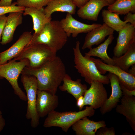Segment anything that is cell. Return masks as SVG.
Listing matches in <instances>:
<instances>
[{
    "label": "cell",
    "instance_id": "cell-8",
    "mask_svg": "<svg viewBox=\"0 0 135 135\" xmlns=\"http://www.w3.org/2000/svg\"><path fill=\"white\" fill-rule=\"evenodd\" d=\"M90 58L101 74H105L107 72L113 73L118 78L120 84L130 90H135V76L126 72L116 65L107 64L99 59Z\"/></svg>",
    "mask_w": 135,
    "mask_h": 135
},
{
    "label": "cell",
    "instance_id": "cell-7",
    "mask_svg": "<svg viewBox=\"0 0 135 135\" xmlns=\"http://www.w3.org/2000/svg\"><path fill=\"white\" fill-rule=\"evenodd\" d=\"M21 81L25 90L27 102L26 117L30 120L31 127L37 128L40 124V118L36 110V106L38 88L36 78L33 76L22 74Z\"/></svg>",
    "mask_w": 135,
    "mask_h": 135
},
{
    "label": "cell",
    "instance_id": "cell-39",
    "mask_svg": "<svg viewBox=\"0 0 135 135\" xmlns=\"http://www.w3.org/2000/svg\"><path fill=\"white\" fill-rule=\"evenodd\" d=\"M1 65V63H0V66Z\"/></svg>",
    "mask_w": 135,
    "mask_h": 135
},
{
    "label": "cell",
    "instance_id": "cell-31",
    "mask_svg": "<svg viewBox=\"0 0 135 135\" xmlns=\"http://www.w3.org/2000/svg\"><path fill=\"white\" fill-rule=\"evenodd\" d=\"M124 21L130 23L135 27V13L130 12L126 14L124 18Z\"/></svg>",
    "mask_w": 135,
    "mask_h": 135
},
{
    "label": "cell",
    "instance_id": "cell-13",
    "mask_svg": "<svg viewBox=\"0 0 135 135\" xmlns=\"http://www.w3.org/2000/svg\"><path fill=\"white\" fill-rule=\"evenodd\" d=\"M107 75L111 84L112 93L110 97L100 108V112L102 115L111 112L116 108L123 96L117 76L110 72Z\"/></svg>",
    "mask_w": 135,
    "mask_h": 135
},
{
    "label": "cell",
    "instance_id": "cell-21",
    "mask_svg": "<svg viewBox=\"0 0 135 135\" xmlns=\"http://www.w3.org/2000/svg\"><path fill=\"white\" fill-rule=\"evenodd\" d=\"M76 7L72 0H52L44 8L46 17L52 18V14L56 12H66L74 14Z\"/></svg>",
    "mask_w": 135,
    "mask_h": 135
},
{
    "label": "cell",
    "instance_id": "cell-9",
    "mask_svg": "<svg viewBox=\"0 0 135 135\" xmlns=\"http://www.w3.org/2000/svg\"><path fill=\"white\" fill-rule=\"evenodd\" d=\"M104 85L97 82L91 84L84 96V106L89 105L95 110L103 106L108 98L107 92Z\"/></svg>",
    "mask_w": 135,
    "mask_h": 135
},
{
    "label": "cell",
    "instance_id": "cell-30",
    "mask_svg": "<svg viewBox=\"0 0 135 135\" xmlns=\"http://www.w3.org/2000/svg\"><path fill=\"white\" fill-rule=\"evenodd\" d=\"M7 19V17L5 14L0 16V43Z\"/></svg>",
    "mask_w": 135,
    "mask_h": 135
},
{
    "label": "cell",
    "instance_id": "cell-25",
    "mask_svg": "<svg viewBox=\"0 0 135 135\" xmlns=\"http://www.w3.org/2000/svg\"><path fill=\"white\" fill-rule=\"evenodd\" d=\"M108 9L119 15H125L130 12L135 13V0H116Z\"/></svg>",
    "mask_w": 135,
    "mask_h": 135
},
{
    "label": "cell",
    "instance_id": "cell-38",
    "mask_svg": "<svg viewBox=\"0 0 135 135\" xmlns=\"http://www.w3.org/2000/svg\"><path fill=\"white\" fill-rule=\"evenodd\" d=\"M110 4H111L114 2L116 0H106Z\"/></svg>",
    "mask_w": 135,
    "mask_h": 135
},
{
    "label": "cell",
    "instance_id": "cell-23",
    "mask_svg": "<svg viewBox=\"0 0 135 135\" xmlns=\"http://www.w3.org/2000/svg\"><path fill=\"white\" fill-rule=\"evenodd\" d=\"M113 35L108 36V38L103 43L96 48H92L88 52L85 53V56L88 58L97 57L101 58L105 63L109 65H115L112 58H110L107 53L108 46L114 39Z\"/></svg>",
    "mask_w": 135,
    "mask_h": 135
},
{
    "label": "cell",
    "instance_id": "cell-12",
    "mask_svg": "<svg viewBox=\"0 0 135 135\" xmlns=\"http://www.w3.org/2000/svg\"><path fill=\"white\" fill-rule=\"evenodd\" d=\"M60 22L68 37L72 34L73 38H76L80 34L88 33L102 25L98 24H88L83 23L76 20L73 17L72 15L68 13L66 18L62 19Z\"/></svg>",
    "mask_w": 135,
    "mask_h": 135
},
{
    "label": "cell",
    "instance_id": "cell-32",
    "mask_svg": "<svg viewBox=\"0 0 135 135\" xmlns=\"http://www.w3.org/2000/svg\"><path fill=\"white\" fill-rule=\"evenodd\" d=\"M123 96H135V90H130L120 84Z\"/></svg>",
    "mask_w": 135,
    "mask_h": 135
},
{
    "label": "cell",
    "instance_id": "cell-24",
    "mask_svg": "<svg viewBox=\"0 0 135 135\" xmlns=\"http://www.w3.org/2000/svg\"><path fill=\"white\" fill-rule=\"evenodd\" d=\"M112 59L115 65L128 73L130 68L135 64V43L123 55L119 57L114 56Z\"/></svg>",
    "mask_w": 135,
    "mask_h": 135
},
{
    "label": "cell",
    "instance_id": "cell-26",
    "mask_svg": "<svg viewBox=\"0 0 135 135\" xmlns=\"http://www.w3.org/2000/svg\"><path fill=\"white\" fill-rule=\"evenodd\" d=\"M102 15L104 23L114 31L118 32L128 23L126 21L122 20L118 14L108 10H103Z\"/></svg>",
    "mask_w": 135,
    "mask_h": 135
},
{
    "label": "cell",
    "instance_id": "cell-37",
    "mask_svg": "<svg viewBox=\"0 0 135 135\" xmlns=\"http://www.w3.org/2000/svg\"><path fill=\"white\" fill-rule=\"evenodd\" d=\"M130 67L131 68L129 69L128 73L135 76V64L133 65Z\"/></svg>",
    "mask_w": 135,
    "mask_h": 135
},
{
    "label": "cell",
    "instance_id": "cell-19",
    "mask_svg": "<svg viewBox=\"0 0 135 135\" xmlns=\"http://www.w3.org/2000/svg\"><path fill=\"white\" fill-rule=\"evenodd\" d=\"M121 104L117 105L116 112L126 117L132 129L135 131V97L123 96Z\"/></svg>",
    "mask_w": 135,
    "mask_h": 135
},
{
    "label": "cell",
    "instance_id": "cell-4",
    "mask_svg": "<svg viewBox=\"0 0 135 135\" xmlns=\"http://www.w3.org/2000/svg\"><path fill=\"white\" fill-rule=\"evenodd\" d=\"M95 113L90 106H87L84 110L59 112L54 110L50 113L45 119L43 126L45 128L56 127L60 128L67 132L69 129L79 120L86 117H91Z\"/></svg>",
    "mask_w": 135,
    "mask_h": 135
},
{
    "label": "cell",
    "instance_id": "cell-5",
    "mask_svg": "<svg viewBox=\"0 0 135 135\" xmlns=\"http://www.w3.org/2000/svg\"><path fill=\"white\" fill-rule=\"evenodd\" d=\"M56 56V53L46 46L33 44L27 45L14 59L16 61L27 59L29 64L27 66L34 68L40 66Z\"/></svg>",
    "mask_w": 135,
    "mask_h": 135
},
{
    "label": "cell",
    "instance_id": "cell-22",
    "mask_svg": "<svg viewBox=\"0 0 135 135\" xmlns=\"http://www.w3.org/2000/svg\"><path fill=\"white\" fill-rule=\"evenodd\" d=\"M24 16L29 15L32 19L33 30L35 34H38L42 30L45 25L52 20L46 16L44 8L38 9L34 8H26L23 13Z\"/></svg>",
    "mask_w": 135,
    "mask_h": 135
},
{
    "label": "cell",
    "instance_id": "cell-40",
    "mask_svg": "<svg viewBox=\"0 0 135 135\" xmlns=\"http://www.w3.org/2000/svg\"></svg>",
    "mask_w": 135,
    "mask_h": 135
},
{
    "label": "cell",
    "instance_id": "cell-1",
    "mask_svg": "<svg viewBox=\"0 0 135 135\" xmlns=\"http://www.w3.org/2000/svg\"><path fill=\"white\" fill-rule=\"evenodd\" d=\"M22 74L35 76L38 90L46 91L54 95L56 94L66 74L64 64L56 56L37 68L26 66Z\"/></svg>",
    "mask_w": 135,
    "mask_h": 135
},
{
    "label": "cell",
    "instance_id": "cell-36",
    "mask_svg": "<svg viewBox=\"0 0 135 135\" xmlns=\"http://www.w3.org/2000/svg\"><path fill=\"white\" fill-rule=\"evenodd\" d=\"M12 0H0V6H8L12 4Z\"/></svg>",
    "mask_w": 135,
    "mask_h": 135
},
{
    "label": "cell",
    "instance_id": "cell-2",
    "mask_svg": "<svg viewBox=\"0 0 135 135\" xmlns=\"http://www.w3.org/2000/svg\"><path fill=\"white\" fill-rule=\"evenodd\" d=\"M68 38L60 21L51 20L45 25L39 32L32 34L28 45H44L56 53L65 45Z\"/></svg>",
    "mask_w": 135,
    "mask_h": 135
},
{
    "label": "cell",
    "instance_id": "cell-16",
    "mask_svg": "<svg viewBox=\"0 0 135 135\" xmlns=\"http://www.w3.org/2000/svg\"><path fill=\"white\" fill-rule=\"evenodd\" d=\"M110 5L106 0H90L85 5L80 8L77 14L79 18L83 20L96 21L102 8Z\"/></svg>",
    "mask_w": 135,
    "mask_h": 135
},
{
    "label": "cell",
    "instance_id": "cell-17",
    "mask_svg": "<svg viewBox=\"0 0 135 135\" xmlns=\"http://www.w3.org/2000/svg\"><path fill=\"white\" fill-rule=\"evenodd\" d=\"M22 14L20 12H12L7 16L0 42L2 45H6L13 40L16 28L22 23Z\"/></svg>",
    "mask_w": 135,
    "mask_h": 135
},
{
    "label": "cell",
    "instance_id": "cell-34",
    "mask_svg": "<svg viewBox=\"0 0 135 135\" xmlns=\"http://www.w3.org/2000/svg\"><path fill=\"white\" fill-rule=\"evenodd\" d=\"M76 104L80 110H82L84 106L83 96L80 97L76 100Z\"/></svg>",
    "mask_w": 135,
    "mask_h": 135
},
{
    "label": "cell",
    "instance_id": "cell-11",
    "mask_svg": "<svg viewBox=\"0 0 135 135\" xmlns=\"http://www.w3.org/2000/svg\"><path fill=\"white\" fill-rule=\"evenodd\" d=\"M118 32L117 44L113 50L114 56L117 57L124 54L135 43V27L128 23Z\"/></svg>",
    "mask_w": 135,
    "mask_h": 135
},
{
    "label": "cell",
    "instance_id": "cell-14",
    "mask_svg": "<svg viewBox=\"0 0 135 135\" xmlns=\"http://www.w3.org/2000/svg\"><path fill=\"white\" fill-rule=\"evenodd\" d=\"M32 36L31 32H26L20 37L17 41L10 48L0 53L1 65L14 58L18 55L30 43Z\"/></svg>",
    "mask_w": 135,
    "mask_h": 135
},
{
    "label": "cell",
    "instance_id": "cell-15",
    "mask_svg": "<svg viewBox=\"0 0 135 135\" xmlns=\"http://www.w3.org/2000/svg\"><path fill=\"white\" fill-rule=\"evenodd\" d=\"M114 30L104 23L101 26L93 29L87 33L82 49H90L94 45H98L102 42L106 37L113 35Z\"/></svg>",
    "mask_w": 135,
    "mask_h": 135
},
{
    "label": "cell",
    "instance_id": "cell-35",
    "mask_svg": "<svg viewBox=\"0 0 135 135\" xmlns=\"http://www.w3.org/2000/svg\"><path fill=\"white\" fill-rule=\"evenodd\" d=\"M5 125V120L2 116L1 111L0 110V132L3 130Z\"/></svg>",
    "mask_w": 135,
    "mask_h": 135
},
{
    "label": "cell",
    "instance_id": "cell-3",
    "mask_svg": "<svg viewBox=\"0 0 135 135\" xmlns=\"http://www.w3.org/2000/svg\"><path fill=\"white\" fill-rule=\"evenodd\" d=\"M80 42L77 41L75 47L73 48L74 67L78 72L90 85L94 82L108 84L110 82L108 75L101 74L90 57H87L82 55L80 49Z\"/></svg>",
    "mask_w": 135,
    "mask_h": 135
},
{
    "label": "cell",
    "instance_id": "cell-10",
    "mask_svg": "<svg viewBox=\"0 0 135 135\" xmlns=\"http://www.w3.org/2000/svg\"><path fill=\"white\" fill-rule=\"evenodd\" d=\"M58 105V98L56 94L38 90L36 108L40 118H44L55 110Z\"/></svg>",
    "mask_w": 135,
    "mask_h": 135
},
{
    "label": "cell",
    "instance_id": "cell-6",
    "mask_svg": "<svg viewBox=\"0 0 135 135\" xmlns=\"http://www.w3.org/2000/svg\"><path fill=\"white\" fill-rule=\"evenodd\" d=\"M17 62L13 59L0 67V78L6 79L10 84L15 94L22 101H27L26 95L20 88L18 80L24 68L28 66V60L24 59Z\"/></svg>",
    "mask_w": 135,
    "mask_h": 135
},
{
    "label": "cell",
    "instance_id": "cell-20",
    "mask_svg": "<svg viewBox=\"0 0 135 135\" xmlns=\"http://www.w3.org/2000/svg\"><path fill=\"white\" fill-rule=\"evenodd\" d=\"M81 82L80 79L73 80L66 74L63 80L62 85H60L59 88L61 91L67 92L72 95L76 101L80 97L84 96L88 90L86 85L82 84Z\"/></svg>",
    "mask_w": 135,
    "mask_h": 135
},
{
    "label": "cell",
    "instance_id": "cell-33",
    "mask_svg": "<svg viewBox=\"0 0 135 135\" xmlns=\"http://www.w3.org/2000/svg\"><path fill=\"white\" fill-rule=\"evenodd\" d=\"M73 4L79 8L85 5L90 0H72Z\"/></svg>",
    "mask_w": 135,
    "mask_h": 135
},
{
    "label": "cell",
    "instance_id": "cell-28",
    "mask_svg": "<svg viewBox=\"0 0 135 135\" xmlns=\"http://www.w3.org/2000/svg\"><path fill=\"white\" fill-rule=\"evenodd\" d=\"M15 2L8 6H0V16L5 15L6 14L12 12H18L23 13L26 8L16 6Z\"/></svg>",
    "mask_w": 135,
    "mask_h": 135
},
{
    "label": "cell",
    "instance_id": "cell-29",
    "mask_svg": "<svg viewBox=\"0 0 135 135\" xmlns=\"http://www.w3.org/2000/svg\"><path fill=\"white\" fill-rule=\"evenodd\" d=\"M96 134L97 135H115L116 133L114 128H108L106 126L99 129Z\"/></svg>",
    "mask_w": 135,
    "mask_h": 135
},
{
    "label": "cell",
    "instance_id": "cell-27",
    "mask_svg": "<svg viewBox=\"0 0 135 135\" xmlns=\"http://www.w3.org/2000/svg\"><path fill=\"white\" fill-rule=\"evenodd\" d=\"M52 0H17L18 6L25 8H34L40 9L46 6Z\"/></svg>",
    "mask_w": 135,
    "mask_h": 135
},
{
    "label": "cell",
    "instance_id": "cell-18",
    "mask_svg": "<svg viewBox=\"0 0 135 135\" xmlns=\"http://www.w3.org/2000/svg\"><path fill=\"white\" fill-rule=\"evenodd\" d=\"M106 126L104 120L95 122L86 117L77 121L72 126L76 135H95L99 129Z\"/></svg>",
    "mask_w": 135,
    "mask_h": 135
}]
</instances>
